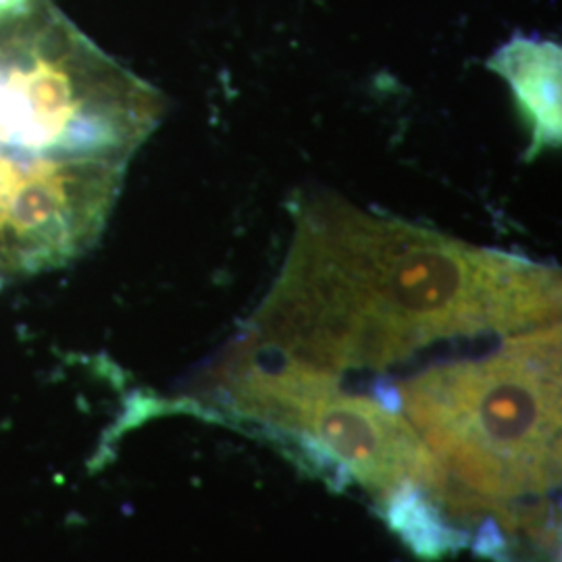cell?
Listing matches in <instances>:
<instances>
[{
	"label": "cell",
	"instance_id": "277c9868",
	"mask_svg": "<svg viewBox=\"0 0 562 562\" xmlns=\"http://www.w3.org/2000/svg\"><path fill=\"white\" fill-rule=\"evenodd\" d=\"M561 57L554 42L515 38L487 60V67L508 81L531 132L529 159L561 146Z\"/></svg>",
	"mask_w": 562,
	"mask_h": 562
},
{
	"label": "cell",
	"instance_id": "3957f363",
	"mask_svg": "<svg viewBox=\"0 0 562 562\" xmlns=\"http://www.w3.org/2000/svg\"><path fill=\"white\" fill-rule=\"evenodd\" d=\"M199 398L283 431L338 462L383 503L417 490L446 508L448 480L401 411L346 392L340 375L269 350L248 336L199 383Z\"/></svg>",
	"mask_w": 562,
	"mask_h": 562
},
{
	"label": "cell",
	"instance_id": "6da1fadb",
	"mask_svg": "<svg viewBox=\"0 0 562 562\" xmlns=\"http://www.w3.org/2000/svg\"><path fill=\"white\" fill-rule=\"evenodd\" d=\"M557 267L380 217L334 194L294 209V236L250 336L331 373L383 371L438 341L559 323Z\"/></svg>",
	"mask_w": 562,
	"mask_h": 562
},
{
	"label": "cell",
	"instance_id": "5b68a950",
	"mask_svg": "<svg viewBox=\"0 0 562 562\" xmlns=\"http://www.w3.org/2000/svg\"><path fill=\"white\" fill-rule=\"evenodd\" d=\"M46 159L0 132V288L25 278L30 215Z\"/></svg>",
	"mask_w": 562,
	"mask_h": 562
},
{
	"label": "cell",
	"instance_id": "7a4b0ae2",
	"mask_svg": "<svg viewBox=\"0 0 562 562\" xmlns=\"http://www.w3.org/2000/svg\"><path fill=\"white\" fill-rule=\"evenodd\" d=\"M394 404L440 464L450 515H498L506 529L554 540L521 503L561 480L559 323L508 336L482 359L434 364L396 385Z\"/></svg>",
	"mask_w": 562,
	"mask_h": 562
}]
</instances>
